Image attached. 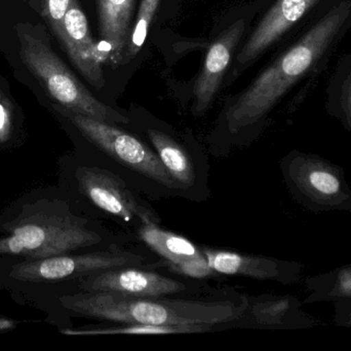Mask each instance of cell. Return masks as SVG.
<instances>
[{
	"instance_id": "6da1fadb",
	"label": "cell",
	"mask_w": 351,
	"mask_h": 351,
	"mask_svg": "<svg viewBox=\"0 0 351 351\" xmlns=\"http://www.w3.org/2000/svg\"><path fill=\"white\" fill-rule=\"evenodd\" d=\"M350 29L351 0H333L317 12L230 105L223 120L227 135L233 140L245 130L261 125L293 87L321 74Z\"/></svg>"
},
{
	"instance_id": "7a4b0ae2",
	"label": "cell",
	"mask_w": 351,
	"mask_h": 351,
	"mask_svg": "<svg viewBox=\"0 0 351 351\" xmlns=\"http://www.w3.org/2000/svg\"><path fill=\"white\" fill-rule=\"evenodd\" d=\"M60 301L66 310L80 317L114 324L181 328L190 334L235 326L249 307V296L231 288L204 296L158 298L80 291Z\"/></svg>"
},
{
	"instance_id": "3957f363",
	"label": "cell",
	"mask_w": 351,
	"mask_h": 351,
	"mask_svg": "<svg viewBox=\"0 0 351 351\" xmlns=\"http://www.w3.org/2000/svg\"><path fill=\"white\" fill-rule=\"evenodd\" d=\"M8 231L0 238V255L32 260L139 242L135 235L78 214L63 201L45 204V210L32 207L16 218Z\"/></svg>"
},
{
	"instance_id": "277c9868",
	"label": "cell",
	"mask_w": 351,
	"mask_h": 351,
	"mask_svg": "<svg viewBox=\"0 0 351 351\" xmlns=\"http://www.w3.org/2000/svg\"><path fill=\"white\" fill-rule=\"evenodd\" d=\"M53 109L88 144L90 154L86 159L125 179L149 201L183 199V192L143 138L121 125L99 121L59 104L53 105Z\"/></svg>"
},
{
	"instance_id": "5b68a950",
	"label": "cell",
	"mask_w": 351,
	"mask_h": 351,
	"mask_svg": "<svg viewBox=\"0 0 351 351\" xmlns=\"http://www.w3.org/2000/svg\"><path fill=\"white\" fill-rule=\"evenodd\" d=\"M70 183L82 202V214L106 220L135 235L145 225L162 224V216L149 200L112 171L88 159L76 160Z\"/></svg>"
},
{
	"instance_id": "8992f818",
	"label": "cell",
	"mask_w": 351,
	"mask_h": 351,
	"mask_svg": "<svg viewBox=\"0 0 351 351\" xmlns=\"http://www.w3.org/2000/svg\"><path fill=\"white\" fill-rule=\"evenodd\" d=\"M138 266L166 270V262L139 241L23 262L12 267L10 276L27 282L78 280L98 272Z\"/></svg>"
},
{
	"instance_id": "52a82bcc",
	"label": "cell",
	"mask_w": 351,
	"mask_h": 351,
	"mask_svg": "<svg viewBox=\"0 0 351 351\" xmlns=\"http://www.w3.org/2000/svg\"><path fill=\"white\" fill-rule=\"evenodd\" d=\"M280 169L291 198L307 212L351 214V188L339 165L315 152L293 150L280 159Z\"/></svg>"
},
{
	"instance_id": "ba28073f",
	"label": "cell",
	"mask_w": 351,
	"mask_h": 351,
	"mask_svg": "<svg viewBox=\"0 0 351 351\" xmlns=\"http://www.w3.org/2000/svg\"><path fill=\"white\" fill-rule=\"evenodd\" d=\"M19 38L22 61L58 104L106 123L131 124L128 115L93 96L49 45L26 32H21Z\"/></svg>"
},
{
	"instance_id": "9c48e42d",
	"label": "cell",
	"mask_w": 351,
	"mask_h": 351,
	"mask_svg": "<svg viewBox=\"0 0 351 351\" xmlns=\"http://www.w3.org/2000/svg\"><path fill=\"white\" fill-rule=\"evenodd\" d=\"M156 268L123 267L98 272L77 280L84 292H112L134 297H188L214 294L202 282L162 273Z\"/></svg>"
},
{
	"instance_id": "30bf717a",
	"label": "cell",
	"mask_w": 351,
	"mask_h": 351,
	"mask_svg": "<svg viewBox=\"0 0 351 351\" xmlns=\"http://www.w3.org/2000/svg\"><path fill=\"white\" fill-rule=\"evenodd\" d=\"M143 134L183 192V199L195 203L210 199V163L202 146L156 126H147Z\"/></svg>"
},
{
	"instance_id": "8fae6325",
	"label": "cell",
	"mask_w": 351,
	"mask_h": 351,
	"mask_svg": "<svg viewBox=\"0 0 351 351\" xmlns=\"http://www.w3.org/2000/svg\"><path fill=\"white\" fill-rule=\"evenodd\" d=\"M333 0H276L237 56L241 65L253 62L297 27H303Z\"/></svg>"
},
{
	"instance_id": "7c38bea8",
	"label": "cell",
	"mask_w": 351,
	"mask_h": 351,
	"mask_svg": "<svg viewBox=\"0 0 351 351\" xmlns=\"http://www.w3.org/2000/svg\"><path fill=\"white\" fill-rule=\"evenodd\" d=\"M210 268L218 275L239 276L293 286L302 280L305 265L299 261L202 247Z\"/></svg>"
},
{
	"instance_id": "4fadbf2b",
	"label": "cell",
	"mask_w": 351,
	"mask_h": 351,
	"mask_svg": "<svg viewBox=\"0 0 351 351\" xmlns=\"http://www.w3.org/2000/svg\"><path fill=\"white\" fill-rule=\"evenodd\" d=\"M53 30L80 73L93 86L102 88L105 84L102 64L108 60V53L101 51L93 41L86 14L77 1Z\"/></svg>"
},
{
	"instance_id": "5bb4252c",
	"label": "cell",
	"mask_w": 351,
	"mask_h": 351,
	"mask_svg": "<svg viewBox=\"0 0 351 351\" xmlns=\"http://www.w3.org/2000/svg\"><path fill=\"white\" fill-rule=\"evenodd\" d=\"M245 327L263 330H304L323 325L321 319L303 310V302L294 296H249V307L241 321Z\"/></svg>"
},
{
	"instance_id": "9a60e30c",
	"label": "cell",
	"mask_w": 351,
	"mask_h": 351,
	"mask_svg": "<svg viewBox=\"0 0 351 351\" xmlns=\"http://www.w3.org/2000/svg\"><path fill=\"white\" fill-rule=\"evenodd\" d=\"M245 30V20L239 19L226 30L223 31L220 36L210 45L202 73L194 88L196 115L206 113L214 101L235 47Z\"/></svg>"
},
{
	"instance_id": "2e32d148",
	"label": "cell",
	"mask_w": 351,
	"mask_h": 351,
	"mask_svg": "<svg viewBox=\"0 0 351 351\" xmlns=\"http://www.w3.org/2000/svg\"><path fill=\"white\" fill-rule=\"evenodd\" d=\"M99 31L108 47V61L123 64L131 36V19L135 0H97Z\"/></svg>"
},
{
	"instance_id": "e0dca14e",
	"label": "cell",
	"mask_w": 351,
	"mask_h": 351,
	"mask_svg": "<svg viewBox=\"0 0 351 351\" xmlns=\"http://www.w3.org/2000/svg\"><path fill=\"white\" fill-rule=\"evenodd\" d=\"M136 237L166 262L167 267L206 257L202 247L186 237L165 230L160 225L150 224L140 228Z\"/></svg>"
},
{
	"instance_id": "ac0fdd59",
	"label": "cell",
	"mask_w": 351,
	"mask_h": 351,
	"mask_svg": "<svg viewBox=\"0 0 351 351\" xmlns=\"http://www.w3.org/2000/svg\"><path fill=\"white\" fill-rule=\"evenodd\" d=\"M325 109L351 134V52L339 57L330 76Z\"/></svg>"
},
{
	"instance_id": "d6986e66",
	"label": "cell",
	"mask_w": 351,
	"mask_h": 351,
	"mask_svg": "<svg viewBox=\"0 0 351 351\" xmlns=\"http://www.w3.org/2000/svg\"><path fill=\"white\" fill-rule=\"evenodd\" d=\"M308 293L303 305L351 300V264L303 278Z\"/></svg>"
},
{
	"instance_id": "ffe728a7",
	"label": "cell",
	"mask_w": 351,
	"mask_h": 351,
	"mask_svg": "<svg viewBox=\"0 0 351 351\" xmlns=\"http://www.w3.org/2000/svg\"><path fill=\"white\" fill-rule=\"evenodd\" d=\"M68 335H171V334H190L181 328L167 326L144 325V324H117V326H103L82 330H66Z\"/></svg>"
},
{
	"instance_id": "44dd1931",
	"label": "cell",
	"mask_w": 351,
	"mask_h": 351,
	"mask_svg": "<svg viewBox=\"0 0 351 351\" xmlns=\"http://www.w3.org/2000/svg\"><path fill=\"white\" fill-rule=\"evenodd\" d=\"M160 3V0H142L135 27L131 32L129 43L125 49L123 64L133 59L143 47L146 36H147L148 29L154 20V14H156Z\"/></svg>"
},
{
	"instance_id": "7402d4cb",
	"label": "cell",
	"mask_w": 351,
	"mask_h": 351,
	"mask_svg": "<svg viewBox=\"0 0 351 351\" xmlns=\"http://www.w3.org/2000/svg\"><path fill=\"white\" fill-rule=\"evenodd\" d=\"M167 271L182 278H191V280H204L214 278L218 275L214 270L210 268L206 257L200 259L192 260L185 262L179 265L169 266Z\"/></svg>"
},
{
	"instance_id": "603a6c76",
	"label": "cell",
	"mask_w": 351,
	"mask_h": 351,
	"mask_svg": "<svg viewBox=\"0 0 351 351\" xmlns=\"http://www.w3.org/2000/svg\"><path fill=\"white\" fill-rule=\"evenodd\" d=\"M37 1L40 5L41 14L53 29L63 20L66 12L76 0H37Z\"/></svg>"
},
{
	"instance_id": "cb8c5ba5",
	"label": "cell",
	"mask_w": 351,
	"mask_h": 351,
	"mask_svg": "<svg viewBox=\"0 0 351 351\" xmlns=\"http://www.w3.org/2000/svg\"><path fill=\"white\" fill-rule=\"evenodd\" d=\"M335 304L334 323L338 327L351 328V300L341 301Z\"/></svg>"
},
{
	"instance_id": "d4e9b609",
	"label": "cell",
	"mask_w": 351,
	"mask_h": 351,
	"mask_svg": "<svg viewBox=\"0 0 351 351\" xmlns=\"http://www.w3.org/2000/svg\"><path fill=\"white\" fill-rule=\"evenodd\" d=\"M10 113L8 102L0 94V138L5 137L10 131Z\"/></svg>"
},
{
	"instance_id": "484cf974",
	"label": "cell",
	"mask_w": 351,
	"mask_h": 351,
	"mask_svg": "<svg viewBox=\"0 0 351 351\" xmlns=\"http://www.w3.org/2000/svg\"><path fill=\"white\" fill-rule=\"evenodd\" d=\"M12 328H14V321L0 317V332L12 329Z\"/></svg>"
}]
</instances>
